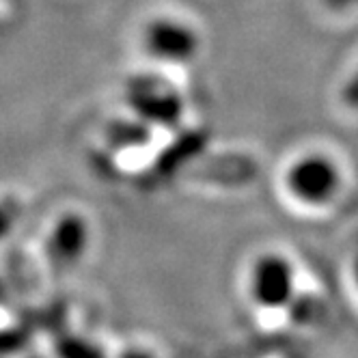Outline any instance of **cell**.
<instances>
[{
	"mask_svg": "<svg viewBox=\"0 0 358 358\" xmlns=\"http://www.w3.org/2000/svg\"><path fill=\"white\" fill-rule=\"evenodd\" d=\"M341 175L337 164L326 156L313 153L298 160L287 173V186L292 194L309 206H322L337 194Z\"/></svg>",
	"mask_w": 358,
	"mask_h": 358,
	"instance_id": "1",
	"label": "cell"
},
{
	"mask_svg": "<svg viewBox=\"0 0 358 358\" xmlns=\"http://www.w3.org/2000/svg\"><path fill=\"white\" fill-rule=\"evenodd\" d=\"M143 48L156 59L182 63L196 55L199 41L194 31H190L184 22H177L171 17H158L145 27Z\"/></svg>",
	"mask_w": 358,
	"mask_h": 358,
	"instance_id": "2",
	"label": "cell"
},
{
	"mask_svg": "<svg viewBox=\"0 0 358 358\" xmlns=\"http://www.w3.org/2000/svg\"><path fill=\"white\" fill-rule=\"evenodd\" d=\"M252 296L262 306L278 309L289 304L294 296L292 264L278 255H266L252 268Z\"/></svg>",
	"mask_w": 358,
	"mask_h": 358,
	"instance_id": "3",
	"label": "cell"
},
{
	"mask_svg": "<svg viewBox=\"0 0 358 358\" xmlns=\"http://www.w3.org/2000/svg\"><path fill=\"white\" fill-rule=\"evenodd\" d=\"M317 302L311 298V296H302V298H298L294 304H292V317L296 320V322H311L313 317H315V313H317Z\"/></svg>",
	"mask_w": 358,
	"mask_h": 358,
	"instance_id": "4",
	"label": "cell"
},
{
	"mask_svg": "<svg viewBox=\"0 0 358 358\" xmlns=\"http://www.w3.org/2000/svg\"><path fill=\"white\" fill-rule=\"evenodd\" d=\"M343 99H345V104L352 106V108H358V71L350 78V83L345 85L343 89Z\"/></svg>",
	"mask_w": 358,
	"mask_h": 358,
	"instance_id": "5",
	"label": "cell"
},
{
	"mask_svg": "<svg viewBox=\"0 0 358 358\" xmlns=\"http://www.w3.org/2000/svg\"><path fill=\"white\" fill-rule=\"evenodd\" d=\"M354 274H356V280H358V264H356V268H354Z\"/></svg>",
	"mask_w": 358,
	"mask_h": 358,
	"instance_id": "6",
	"label": "cell"
}]
</instances>
